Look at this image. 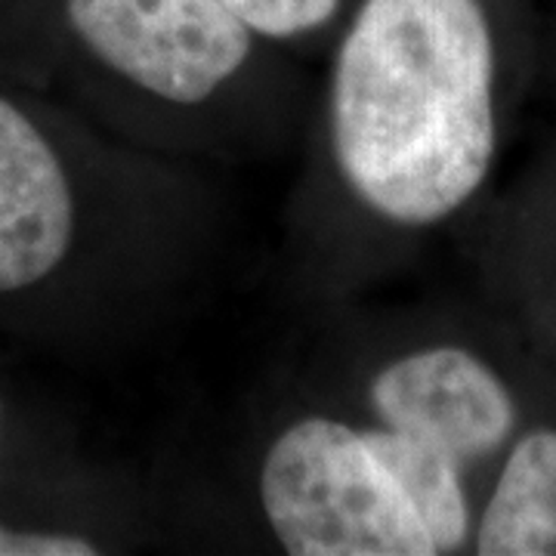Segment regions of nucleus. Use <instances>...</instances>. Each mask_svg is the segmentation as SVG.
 I'll use <instances>...</instances> for the list:
<instances>
[{
    "label": "nucleus",
    "mask_w": 556,
    "mask_h": 556,
    "mask_svg": "<svg viewBox=\"0 0 556 556\" xmlns=\"http://www.w3.org/2000/svg\"><path fill=\"white\" fill-rule=\"evenodd\" d=\"M87 53L167 105H204L236 84L257 35L223 0H65Z\"/></svg>",
    "instance_id": "7ed1b4c3"
},
{
    "label": "nucleus",
    "mask_w": 556,
    "mask_h": 556,
    "mask_svg": "<svg viewBox=\"0 0 556 556\" xmlns=\"http://www.w3.org/2000/svg\"><path fill=\"white\" fill-rule=\"evenodd\" d=\"M380 427L424 439L464 467L501 452L519 424L507 380L477 353L433 343L383 362L368 380Z\"/></svg>",
    "instance_id": "20e7f679"
},
{
    "label": "nucleus",
    "mask_w": 556,
    "mask_h": 556,
    "mask_svg": "<svg viewBox=\"0 0 556 556\" xmlns=\"http://www.w3.org/2000/svg\"><path fill=\"white\" fill-rule=\"evenodd\" d=\"M365 442L396 479L405 501L430 532L439 554H457L473 538V514L464 482V464L424 439L390 427H362Z\"/></svg>",
    "instance_id": "0eeeda50"
},
{
    "label": "nucleus",
    "mask_w": 556,
    "mask_h": 556,
    "mask_svg": "<svg viewBox=\"0 0 556 556\" xmlns=\"http://www.w3.org/2000/svg\"><path fill=\"white\" fill-rule=\"evenodd\" d=\"M78 229L65 164L16 102L0 97V294L53 276Z\"/></svg>",
    "instance_id": "39448f33"
},
{
    "label": "nucleus",
    "mask_w": 556,
    "mask_h": 556,
    "mask_svg": "<svg viewBox=\"0 0 556 556\" xmlns=\"http://www.w3.org/2000/svg\"><path fill=\"white\" fill-rule=\"evenodd\" d=\"M260 507L291 556H437V544L362 427L303 415L260 460Z\"/></svg>",
    "instance_id": "f03ea898"
},
{
    "label": "nucleus",
    "mask_w": 556,
    "mask_h": 556,
    "mask_svg": "<svg viewBox=\"0 0 556 556\" xmlns=\"http://www.w3.org/2000/svg\"><path fill=\"white\" fill-rule=\"evenodd\" d=\"M100 547L68 532H20L0 526V556H93Z\"/></svg>",
    "instance_id": "1a4fd4ad"
},
{
    "label": "nucleus",
    "mask_w": 556,
    "mask_h": 556,
    "mask_svg": "<svg viewBox=\"0 0 556 556\" xmlns=\"http://www.w3.org/2000/svg\"><path fill=\"white\" fill-rule=\"evenodd\" d=\"M495 68L482 0H362L328 87L350 195L405 229L457 214L495 161Z\"/></svg>",
    "instance_id": "f257e3e1"
},
{
    "label": "nucleus",
    "mask_w": 556,
    "mask_h": 556,
    "mask_svg": "<svg viewBox=\"0 0 556 556\" xmlns=\"http://www.w3.org/2000/svg\"><path fill=\"white\" fill-rule=\"evenodd\" d=\"M470 544L479 556H556L554 427H535L514 442Z\"/></svg>",
    "instance_id": "423d86ee"
},
{
    "label": "nucleus",
    "mask_w": 556,
    "mask_h": 556,
    "mask_svg": "<svg viewBox=\"0 0 556 556\" xmlns=\"http://www.w3.org/2000/svg\"><path fill=\"white\" fill-rule=\"evenodd\" d=\"M257 38L294 40L338 20L343 0H223Z\"/></svg>",
    "instance_id": "6e6552de"
}]
</instances>
